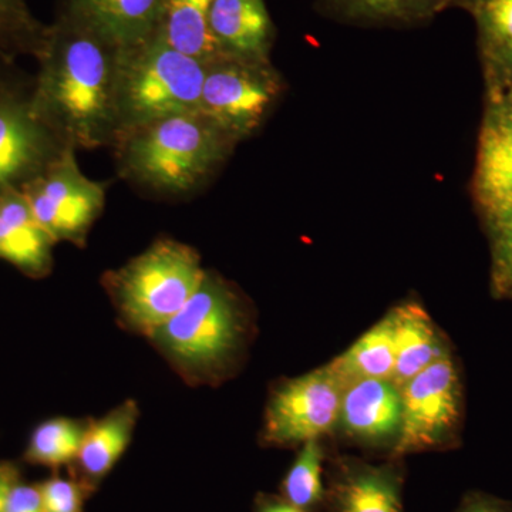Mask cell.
<instances>
[{"mask_svg": "<svg viewBox=\"0 0 512 512\" xmlns=\"http://www.w3.org/2000/svg\"><path fill=\"white\" fill-rule=\"evenodd\" d=\"M394 365L396 346L393 319L389 313L329 366L348 386L362 379L392 380Z\"/></svg>", "mask_w": 512, "mask_h": 512, "instance_id": "cell-22", "label": "cell"}, {"mask_svg": "<svg viewBox=\"0 0 512 512\" xmlns=\"http://www.w3.org/2000/svg\"><path fill=\"white\" fill-rule=\"evenodd\" d=\"M67 146L36 110L32 90L0 84V195L22 191Z\"/></svg>", "mask_w": 512, "mask_h": 512, "instance_id": "cell-10", "label": "cell"}, {"mask_svg": "<svg viewBox=\"0 0 512 512\" xmlns=\"http://www.w3.org/2000/svg\"><path fill=\"white\" fill-rule=\"evenodd\" d=\"M282 90L271 62L220 57L207 64L198 113L239 143L261 127Z\"/></svg>", "mask_w": 512, "mask_h": 512, "instance_id": "cell-7", "label": "cell"}, {"mask_svg": "<svg viewBox=\"0 0 512 512\" xmlns=\"http://www.w3.org/2000/svg\"><path fill=\"white\" fill-rule=\"evenodd\" d=\"M402 427L393 457L454 447L463 426L460 370L451 355L441 357L402 389Z\"/></svg>", "mask_w": 512, "mask_h": 512, "instance_id": "cell-6", "label": "cell"}, {"mask_svg": "<svg viewBox=\"0 0 512 512\" xmlns=\"http://www.w3.org/2000/svg\"><path fill=\"white\" fill-rule=\"evenodd\" d=\"M471 197L478 214L512 200V120L484 107Z\"/></svg>", "mask_w": 512, "mask_h": 512, "instance_id": "cell-16", "label": "cell"}, {"mask_svg": "<svg viewBox=\"0 0 512 512\" xmlns=\"http://www.w3.org/2000/svg\"><path fill=\"white\" fill-rule=\"evenodd\" d=\"M453 0H318L323 15L340 23L372 28H409L430 22Z\"/></svg>", "mask_w": 512, "mask_h": 512, "instance_id": "cell-20", "label": "cell"}, {"mask_svg": "<svg viewBox=\"0 0 512 512\" xmlns=\"http://www.w3.org/2000/svg\"><path fill=\"white\" fill-rule=\"evenodd\" d=\"M205 70V64L173 49L158 32L119 50L117 138L153 121L198 113Z\"/></svg>", "mask_w": 512, "mask_h": 512, "instance_id": "cell-5", "label": "cell"}, {"mask_svg": "<svg viewBox=\"0 0 512 512\" xmlns=\"http://www.w3.org/2000/svg\"><path fill=\"white\" fill-rule=\"evenodd\" d=\"M393 319L396 365L392 382L397 389L414 376L450 355L444 336L429 313L416 302H407L390 312Z\"/></svg>", "mask_w": 512, "mask_h": 512, "instance_id": "cell-19", "label": "cell"}, {"mask_svg": "<svg viewBox=\"0 0 512 512\" xmlns=\"http://www.w3.org/2000/svg\"><path fill=\"white\" fill-rule=\"evenodd\" d=\"M36 59L32 99L40 116L77 150L113 146L119 49L60 15Z\"/></svg>", "mask_w": 512, "mask_h": 512, "instance_id": "cell-1", "label": "cell"}, {"mask_svg": "<svg viewBox=\"0 0 512 512\" xmlns=\"http://www.w3.org/2000/svg\"><path fill=\"white\" fill-rule=\"evenodd\" d=\"M201 256L175 239H157L146 251L103 275L121 328L148 339L177 315L204 281Z\"/></svg>", "mask_w": 512, "mask_h": 512, "instance_id": "cell-4", "label": "cell"}, {"mask_svg": "<svg viewBox=\"0 0 512 512\" xmlns=\"http://www.w3.org/2000/svg\"><path fill=\"white\" fill-rule=\"evenodd\" d=\"M478 215L490 245L491 295L512 302V200Z\"/></svg>", "mask_w": 512, "mask_h": 512, "instance_id": "cell-25", "label": "cell"}, {"mask_svg": "<svg viewBox=\"0 0 512 512\" xmlns=\"http://www.w3.org/2000/svg\"><path fill=\"white\" fill-rule=\"evenodd\" d=\"M325 450L319 440L306 441L282 481L281 495L289 503L309 512L325 505L326 483L323 480Z\"/></svg>", "mask_w": 512, "mask_h": 512, "instance_id": "cell-24", "label": "cell"}, {"mask_svg": "<svg viewBox=\"0 0 512 512\" xmlns=\"http://www.w3.org/2000/svg\"><path fill=\"white\" fill-rule=\"evenodd\" d=\"M16 483H19L18 468L6 461H0V512H6L10 490Z\"/></svg>", "mask_w": 512, "mask_h": 512, "instance_id": "cell-31", "label": "cell"}, {"mask_svg": "<svg viewBox=\"0 0 512 512\" xmlns=\"http://www.w3.org/2000/svg\"><path fill=\"white\" fill-rule=\"evenodd\" d=\"M56 242L36 220L22 191L0 195V259L23 275L42 279L53 269Z\"/></svg>", "mask_w": 512, "mask_h": 512, "instance_id": "cell-15", "label": "cell"}, {"mask_svg": "<svg viewBox=\"0 0 512 512\" xmlns=\"http://www.w3.org/2000/svg\"><path fill=\"white\" fill-rule=\"evenodd\" d=\"M6 512H46L37 485H13L6 503Z\"/></svg>", "mask_w": 512, "mask_h": 512, "instance_id": "cell-28", "label": "cell"}, {"mask_svg": "<svg viewBox=\"0 0 512 512\" xmlns=\"http://www.w3.org/2000/svg\"><path fill=\"white\" fill-rule=\"evenodd\" d=\"M402 394L390 380L362 379L346 386L339 424L362 446H396L402 427Z\"/></svg>", "mask_w": 512, "mask_h": 512, "instance_id": "cell-12", "label": "cell"}, {"mask_svg": "<svg viewBox=\"0 0 512 512\" xmlns=\"http://www.w3.org/2000/svg\"><path fill=\"white\" fill-rule=\"evenodd\" d=\"M164 0H64L60 15L123 50L156 35Z\"/></svg>", "mask_w": 512, "mask_h": 512, "instance_id": "cell-13", "label": "cell"}, {"mask_svg": "<svg viewBox=\"0 0 512 512\" xmlns=\"http://www.w3.org/2000/svg\"><path fill=\"white\" fill-rule=\"evenodd\" d=\"M345 389L329 365L279 384L266 404L262 443L291 447L322 439L339 424Z\"/></svg>", "mask_w": 512, "mask_h": 512, "instance_id": "cell-9", "label": "cell"}, {"mask_svg": "<svg viewBox=\"0 0 512 512\" xmlns=\"http://www.w3.org/2000/svg\"><path fill=\"white\" fill-rule=\"evenodd\" d=\"M89 420L55 417L40 423L30 434L25 460L36 466H74Z\"/></svg>", "mask_w": 512, "mask_h": 512, "instance_id": "cell-23", "label": "cell"}, {"mask_svg": "<svg viewBox=\"0 0 512 512\" xmlns=\"http://www.w3.org/2000/svg\"><path fill=\"white\" fill-rule=\"evenodd\" d=\"M237 144L202 114L188 113L127 131L113 147L127 180L165 194H185L204 184Z\"/></svg>", "mask_w": 512, "mask_h": 512, "instance_id": "cell-3", "label": "cell"}, {"mask_svg": "<svg viewBox=\"0 0 512 512\" xmlns=\"http://www.w3.org/2000/svg\"><path fill=\"white\" fill-rule=\"evenodd\" d=\"M485 106L500 111L512 120V83L493 96H485Z\"/></svg>", "mask_w": 512, "mask_h": 512, "instance_id": "cell-32", "label": "cell"}, {"mask_svg": "<svg viewBox=\"0 0 512 512\" xmlns=\"http://www.w3.org/2000/svg\"><path fill=\"white\" fill-rule=\"evenodd\" d=\"M140 417L136 400L128 399L97 420H89L74 466L90 487L103 480L126 453Z\"/></svg>", "mask_w": 512, "mask_h": 512, "instance_id": "cell-18", "label": "cell"}, {"mask_svg": "<svg viewBox=\"0 0 512 512\" xmlns=\"http://www.w3.org/2000/svg\"><path fill=\"white\" fill-rule=\"evenodd\" d=\"M454 512H512V503L483 491H470Z\"/></svg>", "mask_w": 512, "mask_h": 512, "instance_id": "cell-29", "label": "cell"}, {"mask_svg": "<svg viewBox=\"0 0 512 512\" xmlns=\"http://www.w3.org/2000/svg\"><path fill=\"white\" fill-rule=\"evenodd\" d=\"M212 3L214 0H164L157 30L173 49L205 66L222 57L211 35Z\"/></svg>", "mask_w": 512, "mask_h": 512, "instance_id": "cell-21", "label": "cell"}, {"mask_svg": "<svg viewBox=\"0 0 512 512\" xmlns=\"http://www.w3.org/2000/svg\"><path fill=\"white\" fill-rule=\"evenodd\" d=\"M255 512H309L286 501L282 495L261 494L255 501Z\"/></svg>", "mask_w": 512, "mask_h": 512, "instance_id": "cell-30", "label": "cell"}, {"mask_svg": "<svg viewBox=\"0 0 512 512\" xmlns=\"http://www.w3.org/2000/svg\"><path fill=\"white\" fill-rule=\"evenodd\" d=\"M251 316L237 289L214 272L177 315L148 338L188 386H217L237 367Z\"/></svg>", "mask_w": 512, "mask_h": 512, "instance_id": "cell-2", "label": "cell"}, {"mask_svg": "<svg viewBox=\"0 0 512 512\" xmlns=\"http://www.w3.org/2000/svg\"><path fill=\"white\" fill-rule=\"evenodd\" d=\"M46 32L47 26L32 15L26 0H0V56L36 57Z\"/></svg>", "mask_w": 512, "mask_h": 512, "instance_id": "cell-26", "label": "cell"}, {"mask_svg": "<svg viewBox=\"0 0 512 512\" xmlns=\"http://www.w3.org/2000/svg\"><path fill=\"white\" fill-rule=\"evenodd\" d=\"M76 151L69 144L22 192L36 220L56 244L70 242L83 248L90 229L104 210L106 185L82 173Z\"/></svg>", "mask_w": 512, "mask_h": 512, "instance_id": "cell-8", "label": "cell"}, {"mask_svg": "<svg viewBox=\"0 0 512 512\" xmlns=\"http://www.w3.org/2000/svg\"><path fill=\"white\" fill-rule=\"evenodd\" d=\"M46 512H83L90 485L70 478L52 477L37 484Z\"/></svg>", "mask_w": 512, "mask_h": 512, "instance_id": "cell-27", "label": "cell"}, {"mask_svg": "<svg viewBox=\"0 0 512 512\" xmlns=\"http://www.w3.org/2000/svg\"><path fill=\"white\" fill-rule=\"evenodd\" d=\"M210 29L222 57L271 62L275 28L265 0H214Z\"/></svg>", "mask_w": 512, "mask_h": 512, "instance_id": "cell-14", "label": "cell"}, {"mask_svg": "<svg viewBox=\"0 0 512 512\" xmlns=\"http://www.w3.org/2000/svg\"><path fill=\"white\" fill-rule=\"evenodd\" d=\"M476 23L485 96L512 83V0H453Z\"/></svg>", "mask_w": 512, "mask_h": 512, "instance_id": "cell-17", "label": "cell"}, {"mask_svg": "<svg viewBox=\"0 0 512 512\" xmlns=\"http://www.w3.org/2000/svg\"><path fill=\"white\" fill-rule=\"evenodd\" d=\"M403 467L338 458L326 481L329 512H403Z\"/></svg>", "mask_w": 512, "mask_h": 512, "instance_id": "cell-11", "label": "cell"}]
</instances>
